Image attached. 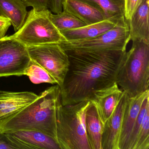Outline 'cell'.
Listing matches in <instances>:
<instances>
[{
    "mask_svg": "<svg viewBox=\"0 0 149 149\" xmlns=\"http://www.w3.org/2000/svg\"><path fill=\"white\" fill-rule=\"evenodd\" d=\"M39 95L29 91H0V121L7 119L26 108Z\"/></svg>",
    "mask_w": 149,
    "mask_h": 149,
    "instance_id": "8fae6325",
    "label": "cell"
},
{
    "mask_svg": "<svg viewBox=\"0 0 149 149\" xmlns=\"http://www.w3.org/2000/svg\"><path fill=\"white\" fill-rule=\"evenodd\" d=\"M129 96L123 91V95L112 115L104 125L102 149H119V137L123 117Z\"/></svg>",
    "mask_w": 149,
    "mask_h": 149,
    "instance_id": "9c48e42d",
    "label": "cell"
},
{
    "mask_svg": "<svg viewBox=\"0 0 149 149\" xmlns=\"http://www.w3.org/2000/svg\"><path fill=\"white\" fill-rule=\"evenodd\" d=\"M149 149V106H147L134 149Z\"/></svg>",
    "mask_w": 149,
    "mask_h": 149,
    "instance_id": "7402d4cb",
    "label": "cell"
},
{
    "mask_svg": "<svg viewBox=\"0 0 149 149\" xmlns=\"http://www.w3.org/2000/svg\"><path fill=\"white\" fill-rule=\"evenodd\" d=\"M22 149H60L54 138L38 131L23 130L8 132Z\"/></svg>",
    "mask_w": 149,
    "mask_h": 149,
    "instance_id": "4fadbf2b",
    "label": "cell"
},
{
    "mask_svg": "<svg viewBox=\"0 0 149 149\" xmlns=\"http://www.w3.org/2000/svg\"><path fill=\"white\" fill-rule=\"evenodd\" d=\"M24 75L28 76L31 81L34 84L46 83L52 84H57L56 81L47 71L32 60L26 69Z\"/></svg>",
    "mask_w": 149,
    "mask_h": 149,
    "instance_id": "44dd1931",
    "label": "cell"
},
{
    "mask_svg": "<svg viewBox=\"0 0 149 149\" xmlns=\"http://www.w3.org/2000/svg\"><path fill=\"white\" fill-rule=\"evenodd\" d=\"M11 26V21L0 15V40L6 36L7 32Z\"/></svg>",
    "mask_w": 149,
    "mask_h": 149,
    "instance_id": "4316f807",
    "label": "cell"
},
{
    "mask_svg": "<svg viewBox=\"0 0 149 149\" xmlns=\"http://www.w3.org/2000/svg\"><path fill=\"white\" fill-rule=\"evenodd\" d=\"M64 0H49V8L54 14H57L63 11V3Z\"/></svg>",
    "mask_w": 149,
    "mask_h": 149,
    "instance_id": "83f0119b",
    "label": "cell"
},
{
    "mask_svg": "<svg viewBox=\"0 0 149 149\" xmlns=\"http://www.w3.org/2000/svg\"><path fill=\"white\" fill-rule=\"evenodd\" d=\"M85 127L90 149H102L104 125L95 106L91 102L86 111Z\"/></svg>",
    "mask_w": 149,
    "mask_h": 149,
    "instance_id": "e0dca14e",
    "label": "cell"
},
{
    "mask_svg": "<svg viewBox=\"0 0 149 149\" xmlns=\"http://www.w3.org/2000/svg\"><path fill=\"white\" fill-rule=\"evenodd\" d=\"M23 0H0V15L9 19L15 32L22 27L28 12Z\"/></svg>",
    "mask_w": 149,
    "mask_h": 149,
    "instance_id": "ac0fdd59",
    "label": "cell"
},
{
    "mask_svg": "<svg viewBox=\"0 0 149 149\" xmlns=\"http://www.w3.org/2000/svg\"><path fill=\"white\" fill-rule=\"evenodd\" d=\"M31 60L22 43L9 36L0 40V77L24 75Z\"/></svg>",
    "mask_w": 149,
    "mask_h": 149,
    "instance_id": "ba28073f",
    "label": "cell"
},
{
    "mask_svg": "<svg viewBox=\"0 0 149 149\" xmlns=\"http://www.w3.org/2000/svg\"><path fill=\"white\" fill-rule=\"evenodd\" d=\"M130 41L129 24L125 18L112 29L97 37L89 40L67 41L60 44L66 51H125Z\"/></svg>",
    "mask_w": 149,
    "mask_h": 149,
    "instance_id": "8992f818",
    "label": "cell"
},
{
    "mask_svg": "<svg viewBox=\"0 0 149 149\" xmlns=\"http://www.w3.org/2000/svg\"><path fill=\"white\" fill-rule=\"evenodd\" d=\"M116 82L129 97L146 91L149 86V44L141 41H132L126 52Z\"/></svg>",
    "mask_w": 149,
    "mask_h": 149,
    "instance_id": "277c9868",
    "label": "cell"
},
{
    "mask_svg": "<svg viewBox=\"0 0 149 149\" xmlns=\"http://www.w3.org/2000/svg\"><path fill=\"white\" fill-rule=\"evenodd\" d=\"M123 19L119 20L105 19L75 29L62 31L61 33L67 41L89 40L112 29L119 21Z\"/></svg>",
    "mask_w": 149,
    "mask_h": 149,
    "instance_id": "2e32d148",
    "label": "cell"
},
{
    "mask_svg": "<svg viewBox=\"0 0 149 149\" xmlns=\"http://www.w3.org/2000/svg\"><path fill=\"white\" fill-rule=\"evenodd\" d=\"M149 0H143L128 21L130 40L149 44Z\"/></svg>",
    "mask_w": 149,
    "mask_h": 149,
    "instance_id": "5bb4252c",
    "label": "cell"
},
{
    "mask_svg": "<svg viewBox=\"0 0 149 149\" xmlns=\"http://www.w3.org/2000/svg\"><path fill=\"white\" fill-rule=\"evenodd\" d=\"M26 6L32 7L37 12L44 11L49 8V0H23Z\"/></svg>",
    "mask_w": 149,
    "mask_h": 149,
    "instance_id": "d4e9b609",
    "label": "cell"
},
{
    "mask_svg": "<svg viewBox=\"0 0 149 149\" xmlns=\"http://www.w3.org/2000/svg\"><path fill=\"white\" fill-rule=\"evenodd\" d=\"M123 93L116 82L94 92L89 101L95 106L104 125L111 116Z\"/></svg>",
    "mask_w": 149,
    "mask_h": 149,
    "instance_id": "30bf717a",
    "label": "cell"
},
{
    "mask_svg": "<svg viewBox=\"0 0 149 149\" xmlns=\"http://www.w3.org/2000/svg\"><path fill=\"white\" fill-rule=\"evenodd\" d=\"M90 101L63 105L61 95L56 105V139L60 149H91L85 127Z\"/></svg>",
    "mask_w": 149,
    "mask_h": 149,
    "instance_id": "3957f363",
    "label": "cell"
},
{
    "mask_svg": "<svg viewBox=\"0 0 149 149\" xmlns=\"http://www.w3.org/2000/svg\"><path fill=\"white\" fill-rule=\"evenodd\" d=\"M148 106H149V95L145 98L142 104L140 111L136 119L130 137L128 149H134L138 136L139 132L143 123L144 116L145 114L146 108Z\"/></svg>",
    "mask_w": 149,
    "mask_h": 149,
    "instance_id": "603a6c76",
    "label": "cell"
},
{
    "mask_svg": "<svg viewBox=\"0 0 149 149\" xmlns=\"http://www.w3.org/2000/svg\"><path fill=\"white\" fill-rule=\"evenodd\" d=\"M60 95V88L58 84L47 88L26 108L0 121V131L4 133L23 130L38 131L57 141L56 105Z\"/></svg>",
    "mask_w": 149,
    "mask_h": 149,
    "instance_id": "7a4b0ae2",
    "label": "cell"
},
{
    "mask_svg": "<svg viewBox=\"0 0 149 149\" xmlns=\"http://www.w3.org/2000/svg\"><path fill=\"white\" fill-rule=\"evenodd\" d=\"M62 8L63 11L73 15L86 25L106 19L98 8L82 0H64Z\"/></svg>",
    "mask_w": 149,
    "mask_h": 149,
    "instance_id": "9a60e30c",
    "label": "cell"
},
{
    "mask_svg": "<svg viewBox=\"0 0 149 149\" xmlns=\"http://www.w3.org/2000/svg\"><path fill=\"white\" fill-rule=\"evenodd\" d=\"M66 51L70 65L60 87L63 105L89 101L95 91L116 83L126 53V50Z\"/></svg>",
    "mask_w": 149,
    "mask_h": 149,
    "instance_id": "6da1fadb",
    "label": "cell"
},
{
    "mask_svg": "<svg viewBox=\"0 0 149 149\" xmlns=\"http://www.w3.org/2000/svg\"><path fill=\"white\" fill-rule=\"evenodd\" d=\"M49 9L28 12L24 24L10 37L26 47H33L50 43L61 44L67 41L49 18Z\"/></svg>",
    "mask_w": 149,
    "mask_h": 149,
    "instance_id": "5b68a950",
    "label": "cell"
},
{
    "mask_svg": "<svg viewBox=\"0 0 149 149\" xmlns=\"http://www.w3.org/2000/svg\"><path fill=\"white\" fill-rule=\"evenodd\" d=\"M96 6L103 13L106 19L125 18V0H82Z\"/></svg>",
    "mask_w": 149,
    "mask_h": 149,
    "instance_id": "d6986e66",
    "label": "cell"
},
{
    "mask_svg": "<svg viewBox=\"0 0 149 149\" xmlns=\"http://www.w3.org/2000/svg\"><path fill=\"white\" fill-rule=\"evenodd\" d=\"M21 149L6 133L0 131V149Z\"/></svg>",
    "mask_w": 149,
    "mask_h": 149,
    "instance_id": "484cf974",
    "label": "cell"
},
{
    "mask_svg": "<svg viewBox=\"0 0 149 149\" xmlns=\"http://www.w3.org/2000/svg\"><path fill=\"white\" fill-rule=\"evenodd\" d=\"M149 95V90L132 97H129L123 117L119 137V149H128L133 126L145 98Z\"/></svg>",
    "mask_w": 149,
    "mask_h": 149,
    "instance_id": "7c38bea8",
    "label": "cell"
},
{
    "mask_svg": "<svg viewBox=\"0 0 149 149\" xmlns=\"http://www.w3.org/2000/svg\"><path fill=\"white\" fill-rule=\"evenodd\" d=\"M27 49L31 60L47 71L61 87L70 65L68 53L61 44L50 43Z\"/></svg>",
    "mask_w": 149,
    "mask_h": 149,
    "instance_id": "52a82bcc",
    "label": "cell"
},
{
    "mask_svg": "<svg viewBox=\"0 0 149 149\" xmlns=\"http://www.w3.org/2000/svg\"><path fill=\"white\" fill-rule=\"evenodd\" d=\"M143 0H125V18L128 21Z\"/></svg>",
    "mask_w": 149,
    "mask_h": 149,
    "instance_id": "cb8c5ba5",
    "label": "cell"
},
{
    "mask_svg": "<svg viewBox=\"0 0 149 149\" xmlns=\"http://www.w3.org/2000/svg\"><path fill=\"white\" fill-rule=\"evenodd\" d=\"M49 15L50 20L61 32L75 29L86 25L73 15L64 11L57 14H53L50 11Z\"/></svg>",
    "mask_w": 149,
    "mask_h": 149,
    "instance_id": "ffe728a7",
    "label": "cell"
}]
</instances>
